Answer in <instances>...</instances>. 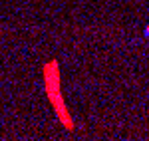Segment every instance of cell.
I'll return each mask as SVG.
<instances>
[{"instance_id":"cell-1","label":"cell","mask_w":149,"mask_h":141,"mask_svg":"<svg viewBox=\"0 0 149 141\" xmlns=\"http://www.w3.org/2000/svg\"><path fill=\"white\" fill-rule=\"evenodd\" d=\"M44 72H46V92H48V97H50V101L54 103L58 115H60V119H62V123H64L68 129H72L74 123H72V119H70L68 111L64 109V101H62V97H60V74H58V64L52 60L50 64H46Z\"/></svg>"}]
</instances>
